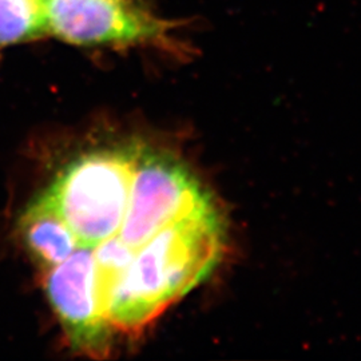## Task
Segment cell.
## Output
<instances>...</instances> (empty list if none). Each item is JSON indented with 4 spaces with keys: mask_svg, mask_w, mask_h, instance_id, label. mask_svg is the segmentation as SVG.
I'll return each mask as SVG.
<instances>
[{
    "mask_svg": "<svg viewBox=\"0 0 361 361\" xmlns=\"http://www.w3.org/2000/svg\"><path fill=\"white\" fill-rule=\"evenodd\" d=\"M225 245L207 189L178 158L142 143L121 228L39 276L71 350L106 359L205 281Z\"/></svg>",
    "mask_w": 361,
    "mask_h": 361,
    "instance_id": "1",
    "label": "cell"
},
{
    "mask_svg": "<svg viewBox=\"0 0 361 361\" xmlns=\"http://www.w3.org/2000/svg\"><path fill=\"white\" fill-rule=\"evenodd\" d=\"M47 32L73 44H170L183 22L157 18L131 0H39Z\"/></svg>",
    "mask_w": 361,
    "mask_h": 361,
    "instance_id": "2",
    "label": "cell"
},
{
    "mask_svg": "<svg viewBox=\"0 0 361 361\" xmlns=\"http://www.w3.org/2000/svg\"><path fill=\"white\" fill-rule=\"evenodd\" d=\"M47 34L39 0H0V47Z\"/></svg>",
    "mask_w": 361,
    "mask_h": 361,
    "instance_id": "3",
    "label": "cell"
}]
</instances>
